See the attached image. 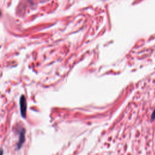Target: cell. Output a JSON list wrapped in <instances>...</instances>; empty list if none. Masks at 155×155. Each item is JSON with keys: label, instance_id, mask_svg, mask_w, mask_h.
Segmentation results:
<instances>
[{"label": "cell", "instance_id": "obj_1", "mask_svg": "<svg viewBox=\"0 0 155 155\" xmlns=\"http://www.w3.org/2000/svg\"><path fill=\"white\" fill-rule=\"evenodd\" d=\"M20 105V110H21V114L23 117H25L26 116V110H27V102L25 96H22L20 98L19 101Z\"/></svg>", "mask_w": 155, "mask_h": 155}, {"label": "cell", "instance_id": "obj_2", "mask_svg": "<svg viewBox=\"0 0 155 155\" xmlns=\"http://www.w3.org/2000/svg\"><path fill=\"white\" fill-rule=\"evenodd\" d=\"M20 137H21V138L19 139V143H18V147H20L21 146V145L23 143L24 141L25 137H24V131L21 132Z\"/></svg>", "mask_w": 155, "mask_h": 155}, {"label": "cell", "instance_id": "obj_4", "mask_svg": "<svg viewBox=\"0 0 155 155\" xmlns=\"http://www.w3.org/2000/svg\"><path fill=\"white\" fill-rule=\"evenodd\" d=\"M0 16H1V13H0Z\"/></svg>", "mask_w": 155, "mask_h": 155}, {"label": "cell", "instance_id": "obj_3", "mask_svg": "<svg viewBox=\"0 0 155 155\" xmlns=\"http://www.w3.org/2000/svg\"><path fill=\"white\" fill-rule=\"evenodd\" d=\"M151 119L152 120H153V119H155V109H154V111L153 112V113H152V114H151Z\"/></svg>", "mask_w": 155, "mask_h": 155}]
</instances>
